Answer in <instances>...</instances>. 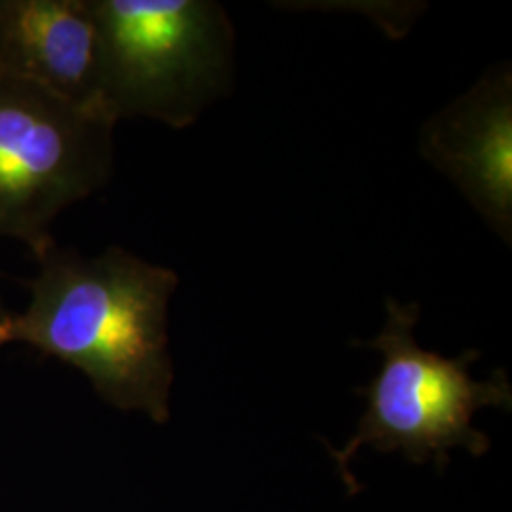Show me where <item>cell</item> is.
<instances>
[{
	"label": "cell",
	"mask_w": 512,
	"mask_h": 512,
	"mask_svg": "<svg viewBox=\"0 0 512 512\" xmlns=\"http://www.w3.org/2000/svg\"><path fill=\"white\" fill-rule=\"evenodd\" d=\"M37 260L38 274L25 281L29 304L12 317L10 344L78 368L107 403L167 420V308L177 274L120 247L84 258L54 243Z\"/></svg>",
	"instance_id": "cell-1"
},
{
	"label": "cell",
	"mask_w": 512,
	"mask_h": 512,
	"mask_svg": "<svg viewBox=\"0 0 512 512\" xmlns=\"http://www.w3.org/2000/svg\"><path fill=\"white\" fill-rule=\"evenodd\" d=\"M101 33L103 105L114 122L192 126L228 90L234 27L211 0H92Z\"/></svg>",
	"instance_id": "cell-2"
},
{
	"label": "cell",
	"mask_w": 512,
	"mask_h": 512,
	"mask_svg": "<svg viewBox=\"0 0 512 512\" xmlns=\"http://www.w3.org/2000/svg\"><path fill=\"white\" fill-rule=\"evenodd\" d=\"M385 310L382 332L374 340L357 342L384 357L380 374L359 389L368 401L366 412L348 444L330 450L344 478L349 459L366 444L380 452L401 450L416 463L435 454L439 465L448 461V450L454 446L475 456L488 452L490 439L471 421L476 410L486 406L511 410L507 374L497 370L490 380L478 382L469 374V365L480 355L475 349L456 359L421 349L414 336L420 319L416 302L403 306L387 298Z\"/></svg>",
	"instance_id": "cell-3"
},
{
	"label": "cell",
	"mask_w": 512,
	"mask_h": 512,
	"mask_svg": "<svg viewBox=\"0 0 512 512\" xmlns=\"http://www.w3.org/2000/svg\"><path fill=\"white\" fill-rule=\"evenodd\" d=\"M116 122L0 73V238L50 249L52 224L109 183Z\"/></svg>",
	"instance_id": "cell-4"
},
{
	"label": "cell",
	"mask_w": 512,
	"mask_h": 512,
	"mask_svg": "<svg viewBox=\"0 0 512 512\" xmlns=\"http://www.w3.org/2000/svg\"><path fill=\"white\" fill-rule=\"evenodd\" d=\"M423 158L450 177L495 232L512 236V76H482L421 131Z\"/></svg>",
	"instance_id": "cell-5"
},
{
	"label": "cell",
	"mask_w": 512,
	"mask_h": 512,
	"mask_svg": "<svg viewBox=\"0 0 512 512\" xmlns=\"http://www.w3.org/2000/svg\"><path fill=\"white\" fill-rule=\"evenodd\" d=\"M0 73L109 116L92 0H0Z\"/></svg>",
	"instance_id": "cell-6"
},
{
	"label": "cell",
	"mask_w": 512,
	"mask_h": 512,
	"mask_svg": "<svg viewBox=\"0 0 512 512\" xmlns=\"http://www.w3.org/2000/svg\"><path fill=\"white\" fill-rule=\"evenodd\" d=\"M12 317L14 313L10 310H6L2 304H0V348L10 344V325H12Z\"/></svg>",
	"instance_id": "cell-7"
}]
</instances>
